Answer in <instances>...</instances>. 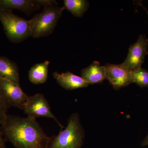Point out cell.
<instances>
[{"mask_svg":"<svg viewBox=\"0 0 148 148\" xmlns=\"http://www.w3.org/2000/svg\"><path fill=\"white\" fill-rule=\"evenodd\" d=\"M0 130L5 141L15 148H48L52 137L47 135L36 119L8 114Z\"/></svg>","mask_w":148,"mask_h":148,"instance_id":"1","label":"cell"},{"mask_svg":"<svg viewBox=\"0 0 148 148\" xmlns=\"http://www.w3.org/2000/svg\"><path fill=\"white\" fill-rule=\"evenodd\" d=\"M41 13L29 20L31 36L34 38L47 36L52 34L65 8L59 7L56 1L44 6Z\"/></svg>","mask_w":148,"mask_h":148,"instance_id":"2","label":"cell"},{"mask_svg":"<svg viewBox=\"0 0 148 148\" xmlns=\"http://www.w3.org/2000/svg\"><path fill=\"white\" fill-rule=\"evenodd\" d=\"M79 114H72L66 129L55 137H52L48 148H81L84 138Z\"/></svg>","mask_w":148,"mask_h":148,"instance_id":"3","label":"cell"},{"mask_svg":"<svg viewBox=\"0 0 148 148\" xmlns=\"http://www.w3.org/2000/svg\"><path fill=\"white\" fill-rule=\"evenodd\" d=\"M0 21L11 42H19L31 36L29 21L15 15L12 10H0Z\"/></svg>","mask_w":148,"mask_h":148,"instance_id":"4","label":"cell"},{"mask_svg":"<svg viewBox=\"0 0 148 148\" xmlns=\"http://www.w3.org/2000/svg\"><path fill=\"white\" fill-rule=\"evenodd\" d=\"M29 96L20 86L0 77V101L7 110L15 107L23 110Z\"/></svg>","mask_w":148,"mask_h":148,"instance_id":"5","label":"cell"},{"mask_svg":"<svg viewBox=\"0 0 148 148\" xmlns=\"http://www.w3.org/2000/svg\"><path fill=\"white\" fill-rule=\"evenodd\" d=\"M28 117L36 119L40 117H45L52 119L62 128L63 125L59 123L56 117L51 112L49 104L43 94L37 93L29 96L23 109Z\"/></svg>","mask_w":148,"mask_h":148,"instance_id":"6","label":"cell"},{"mask_svg":"<svg viewBox=\"0 0 148 148\" xmlns=\"http://www.w3.org/2000/svg\"><path fill=\"white\" fill-rule=\"evenodd\" d=\"M148 53V38L141 35L137 41L130 45L128 54L121 65L131 71L140 69Z\"/></svg>","mask_w":148,"mask_h":148,"instance_id":"7","label":"cell"},{"mask_svg":"<svg viewBox=\"0 0 148 148\" xmlns=\"http://www.w3.org/2000/svg\"><path fill=\"white\" fill-rule=\"evenodd\" d=\"M104 66L106 70L107 79L115 90H119L121 88L133 83L132 71L123 66L121 64H108Z\"/></svg>","mask_w":148,"mask_h":148,"instance_id":"8","label":"cell"},{"mask_svg":"<svg viewBox=\"0 0 148 148\" xmlns=\"http://www.w3.org/2000/svg\"><path fill=\"white\" fill-rule=\"evenodd\" d=\"M40 7L38 0H0V10H17L28 15Z\"/></svg>","mask_w":148,"mask_h":148,"instance_id":"9","label":"cell"},{"mask_svg":"<svg viewBox=\"0 0 148 148\" xmlns=\"http://www.w3.org/2000/svg\"><path fill=\"white\" fill-rule=\"evenodd\" d=\"M53 75L58 84L66 90H72L83 88L89 85V84L81 77L77 76L69 71L61 73L54 72Z\"/></svg>","mask_w":148,"mask_h":148,"instance_id":"10","label":"cell"},{"mask_svg":"<svg viewBox=\"0 0 148 148\" xmlns=\"http://www.w3.org/2000/svg\"><path fill=\"white\" fill-rule=\"evenodd\" d=\"M81 76L89 84L102 83L107 79L105 66H101L97 61H94L87 68L83 69Z\"/></svg>","mask_w":148,"mask_h":148,"instance_id":"11","label":"cell"},{"mask_svg":"<svg viewBox=\"0 0 148 148\" xmlns=\"http://www.w3.org/2000/svg\"><path fill=\"white\" fill-rule=\"evenodd\" d=\"M0 77L20 86L19 70L17 64L2 56H0Z\"/></svg>","mask_w":148,"mask_h":148,"instance_id":"12","label":"cell"},{"mask_svg":"<svg viewBox=\"0 0 148 148\" xmlns=\"http://www.w3.org/2000/svg\"><path fill=\"white\" fill-rule=\"evenodd\" d=\"M49 64V61H45L32 67L29 72L30 81L35 84H42L46 82Z\"/></svg>","mask_w":148,"mask_h":148,"instance_id":"13","label":"cell"},{"mask_svg":"<svg viewBox=\"0 0 148 148\" xmlns=\"http://www.w3.org/2000/svg\"><path fill=\"white\" fill-rule=\"evenodd\" d=\"M89 3L86 0H64V8L74 16L82 17L89 8Z\"/></svg>","mask_w":148,"mask_h":148,"instance_id":"14","label":"cell"},{"mask_svg":"<svg viewBox=\"0 0 148 148\" xmlns=\"http://www.w3.org/2000/svg\"><path fill=\"white\" fill-rule=\"evenodd\" d=\"M132 82L141 88L148 87V71L142 68L132 71Z\"/></svg>","mask_w":148,"mask_h":148,"instance_id":"15","label":"cell"},{"mask_svg":"<svg viewBox=\"0 0 148 148\" xmlns=\"http://www.w3.org/2000/svg\"><path fill=\"white\" fill-rule=\"evenodd\" d=\"M7 109L0 101V125L3 124L6 118Z\"/></svg>","mask_w":148,"mask_h":148,"instance_id":"16","label":"cell"},{"mask_svg":"<svg viewBox=\"0 0 148 148\" xmlns=\"http://www.w3.org/2000/svg\"><path fill=\"white\" fill-rule=\"evenodd\" d=\"M5 140L0 130V148H5Z\"/></svg>","mask_w":148,"mask_h":148,"instance_id":"17","label":"cell"},{"mask_svg":"<svg viewBox=\"0 0 148 148\" xmlns=\"http://www.w3.org/2000/svg\"><path fill=\"white\" fill-rule=\"evenodd\" d=\"M147 146H148V134L141 143V146L142 147H146Z\"/></svg>","mask_w":148,"mask_h":148,"instance_id":"18","label":"cell"},{"mask_svg":"<svg viewBox=\"0 0 148 148\" xmlns=\"http://www.w3.org/2000/svg\"></svg>","mask_w":148,"mask_h":148,"instance_id":"19","label":"cell"}]
</instances>
